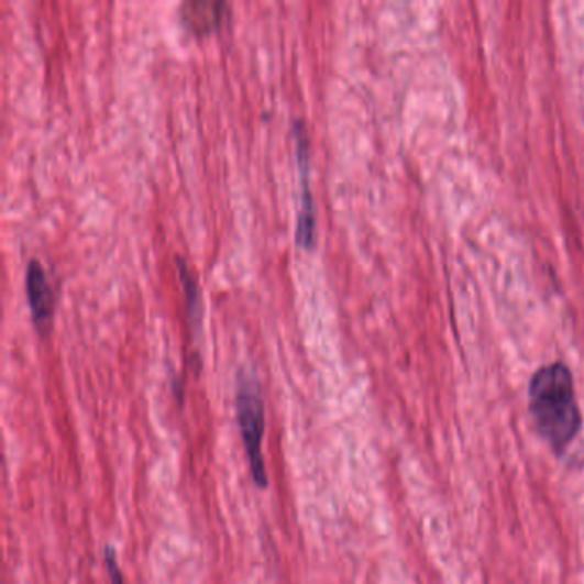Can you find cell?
I'll use <instances>...</instances> for the list:
<instances>
[{
	"label": "cell",
	"mask_w": 584,
	"mask_h": 584,
	"mask_svg": "<svg viewBox=\"0 0 584 584\" xmlns=\"http://www.w3.org/2000/svg\"><path fill=\"white\" fill-rule=\"evenodd\" d=\"M528 398L538 432L553 453H564L583 426L573 374L568 365L553 362L538 368L531 377Z\"/></svg>",
	"instance_id": "1"
},
{
	"label": "cell",
	"mask_w": 584,
	"mask_h": 584,
	"mask_svg": "<svg viewBox=\"0 0 584 584\" xmlns=\"http://www.w3.org/2000/svg\"><path fill=\"white\" fill-rule=\"evenodd\" d=\"M177 267L180 272V279H183L184 288L187 294V309H189L190 319L196 321V326L201 324V298H199V288L196 278L187 272L186 263L180 257H177Z\"/></svg>",
	"instance_id": "6"
},
{
	"label": "cell",
	"mask_w": 584,
	"mask_h": 584,
	"mask_svg": "<svg viewBox=\"0 0 584 584\" xmlns=\"http://www.w3.org/2000/svg\"><path fill=\"white\" fill-rule=\"evenodd\" d=\"M26 294L35 324L45 328L54 312V295L42 264L36 260L30 261L26 267Z\"/></svg>",
	"instance_id": "4"
},
{
	"label": "cell",
	"mask_w": 584,
	"mask_h": 584,
	"mask_svg": "<svg viewBox=\"0 0 584 584\" xmlns=\"http://www.w3.org/2000/svg\"><path fill=\"white\" fill-rule=\"evenodd\" d=\"M235 410L252 478L257 487L266 488L267 473L263 458L264 403L261 398L260 384L249 372L239 377Z\"/></svg>",
	"instance_id": "2"
},
{
	"label": "cell",
	"mask_w": 584,
	"mask_h": 584,
	"mask_svg": "<svg viewBox=\"0 0 584 584\" xmlns=\"http://www.w3.org/2000/svg\"><path fill=\"white\" fill-rule=\"evenodd\" d=\"M295 143H297L298 168L302 180V208L297 223V242L302 247L310 249L313 244V229H316V214H313V201L309 189V153H307V134L302 122H295Z\"/></svg>",
	"instance_id": "3"
},
{
	"label": "cell",
	"mask_w": 584,
	"mask_h": 584,
	"mask_svg": "<svg viewBox=\"0 0 584 584\" xmlns=\"http://www.w3.org/2000/svg\"><path fill=\"white\" fill-rule=\"evenodd\" d=\"M103 561L107 573H109L110 584H124V574H122L119 564H117L115 550L112 547H104Z\"/></svg>",
	"instance_id": "7"
},
{
	"label": "cell",
	"mask_w": 584,
	"mask_h": 584,
	"mask_svg": "<svg viewBox=\"0 0 584 584\" xmlns=\"http://www.w3.org/2000/svg\"><path fill=\"white\" fill-rule=\"evenodd\" d=\"M229 5L217 0H190L180 8V16L189 30L206 33L220 26Z\"/></svg>",
	"instance_id": "5"
}]
</instances>
